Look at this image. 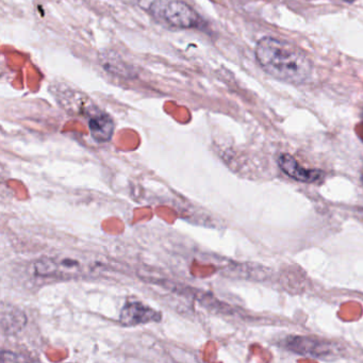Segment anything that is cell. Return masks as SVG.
Wrapping results in <instances>:
<instances>
[{
  "label": "cell",
  "mask_w": 363,
  "mask_h": 363,
  "mask_svg": "<svg viewBox=\"0 0 363 363\" xmlns=\"http://www.w3.org/2000/svg\"><path fill=\"white\" fill-rule=\"evenodd\" d=\"M256 58L269 75L286 84H303L312 73L307 55L294 44L277 38H262L257 43Z\"/></svg>",
  "instance_id": "obj_1"
},
{
  "label": "cell",
  "mask_w": 363,
  "mask_h": 363,
  "mask_svg": "<svg viewBox=\"0 0 363 363\" xmlns=\"http://www.w3.org/2000/svg\"><path fill=\"white\" fill-rule=\"evenodd\" d=\"M150 11L155 18L177 28H194L199 23L196 12L182 0H154Z\"/></svg>",
  "instance_id": "obj_2"
},
{
  "label": "cell",
  "mask_w": 363,
  "mask_h": 363,
  "mask_svg": "<svg viewBox=\"0 0 363 363\" xmlns=\"http://www.w3.org/2000/svg\"><path fill=\"white\" fill-rule=\"evenodd\" d=\"M286 345V348L297 354L316 358H328V356L333 354V346L330 344L315 337H292L288 339Z\"/></svg>",
  "instance_id": "obj_3"
},
{
  "label": "cell",
  "mask_w": 363,
  "mask_h": 363,
  "mask_svg": "<svg viewBox=\"0 0 363 363\" xmlns=\"http://www.w3.org/2000/svg\"><path fill=\"white\" fill-rule=\"evenodd\" d=\"M160 320L161 314L158 311L140 301L126 303L120 315V322L126 326L159 322Z\"/></svg>",
  "instance_id": "obj_4"
},
{
  "label": "cell",
  "mask_w": 363,
  "mask_h": 363,
  "mask_svg": "<svg viewBox=\"0 0 363 363\" xmlns=\"http://www.w3.org/2000/svg\"><path fill=\"white\" fill-rule=\"evenodd\" d=\"M278 165H279L281 171L297 180V182H306V184H313L322 179L324 173L320 169H310L301 167L294 157L289 154L280 155L277 159Z\"/></svg>",
  "instance_id": "obj_5"
},
{
  "label": "cell",
  "mask_w": 363,
  "mask_h": 363,
  "mask_svg": "<svg viewBox=\"0 0 363 363\" xmlns=\"http://www.w3.org/2000/svg\"><path fill=\"white\" fill-rule=\"evenodd\" d=\"M89 128L93 139L99 143L111 140L114 131V123L105 112L93 111L89 120Z\"/></svg>",
  "instance_id": "obj_6"
},
{
  "label": "cell",
  "mask_w": 363,
  "mask_h": 363,
  "mask_svg": "<svg viewBox=\"0 0 363 363\" xmlns=\"http://www.w3.org/2000/svg\"><path fill=\"white\" fill-rule=\"evenodd\" d=\"M8 310H6L5 306L3 305L1 310V329L4 333H14L21 330L26 324L27 318L25 314L16 308L12 306H7Z\"/></svg>",
  "instance_id": "obj_7"
},
{
  "label": "cell",
  "mask_w": 363,
  "mask_h": 363,
  "mask_svg": "<svg viewBox=\"0 0 363 363\" xmlns=\"http://www.w3.org/2000/svg\"><path fill=\"white\" fill-rule=\"evenodd\" d=\"M345 1H347V3H352V1H354V0H345Z\"/></svg>",
  "instance_id": "obj_8"
}]
</instances>
